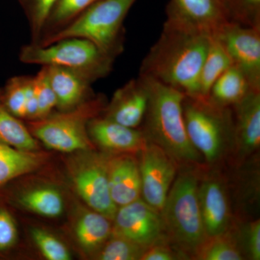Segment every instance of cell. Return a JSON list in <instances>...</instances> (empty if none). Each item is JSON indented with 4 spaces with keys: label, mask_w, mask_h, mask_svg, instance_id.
I'll return each instance as SVG.
<instances>
[{
    "label": "cell",
    "mask_w": 260,
    "mask_h": 260,
    "mask_svg": "<svg viewBox=\"0 0 260 260\" xmlns=\"http://www.w3.org/2000/svg\"><path fill=\"white\" fill-rule=\"evenodd\" d=\"M211 38L167 19L158 40L142 62L140 75L188 96H199L200 73Z\"/></svg>",
    "instance_id": "cell-1"
},
{
    "label": "cell",
    "mask_w": 260,
    "mask_h": 260,
    "mask_svg": "<svg viewBox=\"0 0 260 260\" xmlns=\"http://www.w3.org/2000/svg\"><path fill=\"white\" fill-rule=\"evenodd\" d=\"M139 76L144 80L149 94L141 129L147 139L161 148L179 167H202L204 160L186 133L183 114L185 95L152 78Z\"/></svg>",
    "instance_id": "cell-2"
},
{
    "label": "cell",
    "mask_w": 260,
    "mask_h": 260,
    "mask_svg": "<svg viewBox=\"0 0 260 260\" xmlns=\"http://www.w3.org/2000/svg\"><path fill=\"white\" fill-rule=\"evenodd\" d=\"M201 169V167L179 168L160 213L164 234L189 257H194L207 239L198 198Z\"/></svg>",
    "instance_id": "cell-3"
},
{
    "label": "cell",
    "mask_w": 260,
    "mask_h": 260,
    "mask_svg": "<svg viewBox=\"0 0 260 260\" xmlns=\"http://www.w3.org/2000/svg\"><path fill=\"white\" fill-rule=\"evenodd\" d=\"M183 114L189 139L205 164L216 167L231 158L234 144L232 108L218 107L207 98L185 95Z\"/></svg>",
    "instance_id": "cell-4"
},
{
    "label": "cell",
    "mask_w": 260,
    "mask_h": 260,
    "mask_svg": "<svg viewBox=\"0 0 260 260\" xmlns=\"http://www.w3.org/2000/svg\"><path fill=\"white\" fill-rule=\"evenodd\" d=\"M136 1L99 0L68 26L32 44L45 47L63 39L81 38L116 59L124 50V21Z\"/></svg>",
    "instance_id": "cell-5"
},
{
    "label": "cell",
    "mask_w": 260,
    "mask_h": 260,
    "mask_svg": "<svg viewBox=\"0 0 260 260\" xmlns=\"http://www.w3.org/2000/svg\"><path fill=\"white\" fill-rule=\"evenodd\" d=\"M106 105L104 98L99 95L70 110L29 121L27 126L47 148L62 153L90 150L93 144L89 138L88 122L100 115Z\"/></svg>",
    "instance_id": "cell-6"
},
{
    "label": "cell",
    "mask_w": 260,
    "mask_h": 260,
    "mask_svg": "<svg viewBox=\"0 0 260 260\" xmlns=\"http://www.w3.org/2000/svg\"><path fill=\"white\" fill-rule=\"evenodd\" d=\"M19 59L25 64L73 70L92 83L107 77L112 72L115 60L93 43L81 38L63 39L45 47L28 44L20 49Z\"/></svg>",
    "instance_id": "cell-7"
},
{
    "label": "cell",
    "mask_w": 260,
    "mask_h": 260,
    "mask_svg": "<svg viewBox=\"0 0 260 260\" xmlns=\"http://www.w3.org/2000/svg\"><path fill=\"white\" fill-rule=\"evenodd\" d=\"M70 160L68 169L72 183L90 209L113 220L117 207L109 191L107 155L84 150Z\"/></svg>",
    "instance_id": "cell-8"
},
{
    "label": "cell",
    "mask_w": 260,
    "mask_h": 260,
    "mask_svg": "<svg viewBox=\"0 0 260 260\" xmlns=\"http://www.w3.org/2000/svg\"><path fill=\"white\" fill-rule=\"evenodd\" d=\"M141 177V198L161 213L179 166L158 145L149 142L138 153Z\"/></svg>",
    "instance_id": "cell-9"
},
{
    "label": "cell",
    "mask_w": 260,
    "mask_h": 260,
    "mask_svg": "<svg viewBox=\"0 0 260 260\" xmlns=\"http://www.w3.org/2000/svg\"><path fill=\"white\" fill-rule=\"evenodd\" d=\"M213 37L225 49L232 64L245 75L254 90H260V28L228 22Z\"/></svg>",
    "instance_id": "cell-10"
},
{
    "label": "cell",
    "mask_w": 260,
    "mask_h": 260,
    "mask_svg": "<svg viewBox=\"0 0 260 260\" xmlns=\"http://www.w3.org/2000/svg\"><path fill=\"white\" fill-rule=\"evenodd\" d=\"M198 198L207 238L228 232L233 225L229 189L223 177L216 172L201 169Z\"/></svg>",
    "instance_id": "cell-11"
},
{
    "label": "cell",
    "mask_w": 260,
    "mask_h": 260,
    "mask_svg": "<svg viewBox=\"0 0 260 260\" xmlns=\"http://www.w3.org/2000/svg\"><path fill=\"white\" fill-rule=\"evenodd\" d=\"M112 222V234L145 249L164 234L161 215L142 198L119 207Z\"/></svg>",
    "instance_id": "cell-12"
},
{
    "label": "cell",
    "mask_w": 260,
    "mask_h": 260,
    "mask_svg": "<svg viewBox=\"0 0 260 260\" xmlns=\"http://www.w3.org/2000/svg\"><path fill=\"white\" fill-rule=\"evenodd\" d=\"M234 144L231 160L239 167L259 152L260 90H251L232 107Z\"/></svg>",
    "instance_id": "cell-13"
},
{
    "label": "cell",
    "mask_w": 260,
    "mask_h": 260,
    "mask_svg": "<svg viewBox=\"0 0 260 260\" xmlns=\"http://www.w3.org/2000/svg\"><path fill=\"white\" fill-rule=\"evenodd\" d=\"M88 133L92 143L111 155L138 154L148 143L141 129L121 125L100 115L89 121Z\"/></svg>",
    "instance_id": "cell-14"
},
{
    "label": "cell",
    "mask_w": 260,
    "mask_h": 260,
    "mask_svg": "<svg viewBox=\"0 0 260 260\" xmlns=\"http://www.w3.org/2000/svg\"><path fill=\"white\" fill-rule=\"evenodd\" d=\"M148 101V88L139 76L116 90L103 111L104 116L121 125L138 129L144 120Z\"/></svg>",
    "instance_id": "cell-15"
},
{
    "label": "cell",
    "mask_w": 260,
    "mask_h": 260,
    "mask_svg": "<svg viewBox=\"0 0 260 260\" xmlns=\"http://www.w3.org/2000/svg\"><path fill=\"white\" fill-rule=\"evenodd\" d=\"M167 19L213 37L228 20L220 0H172Z\"/></svg>",
    "instance_id": "cell-16"
},
{
    "label": "cell",
    "mask_w": 260,
    "mask_h": 260,
    "mask_svg": "<svg viewBox=\"0 0 260 260\" xmlns=\"http://www.w3.org/2000/svg\"><path fill=\"white\" fill-rule=\"evenodd\" d=\"M108 181L113 202L117 208L141 198V177L134 154L107 155Z\"/></svg>",
    "instance_id": "cell-17"
},
{
    "label": "cell",
    "mask_w": 260,
    "mask_h": 260,
    "mask_svg": "<svg viewBox=\"0 0 260 260\" xmlns=\"http://www.w3.org/2000/svg\"><path fill=\"white\" fill-rule=\"evenodd\" d=\"M49 81L55 93L56 107L60 112L74 109L90 98L92 82L73 70L47 66Z\"/></svg>",
    "instance_id": "cell-18"
},
{
    "label": "cell",
    "mask_w": 260,
    "mask_h": 260,
    "mask_svg": "<svg viewBox=\"0 0 260 260\" xmlns=\"http://www.w3.org/2000/svg\"><path fill=\"white\" fill-rule=\"evenodd\" d=\"M0 98L8 112L19 119L36 120L38 104L34 76H15L10 78L3 88Z\"/></svg>",
    "instance_id": "cell-19"
},
{
    "label": "cell",
    "mask_w": 260,
    "mask_h": 260,
    "mask_svg": "<svg viewBox=\"0 0 260 260\" xmlns=\"http://www.w3.org/2000/svg\"><path fill=\"white\" fill-rule=\"evenodd\" d=\"M47 158L44 153L18 150L0 143V191L13 179L37 171Z\"/></svg>",
    "instance_id": "cell-20"
},
{
    "label": "cell",
    "mask_w": 260,
    "mask_h": 260,
    "mask_svg": "<svg viewBox=\"0 0 260 260\" xmlns=\"http://www.w3.org/2000/svg\"><path fill=\"white\" fill-rule=\"evenodd\" d=\"M112 220L90 209L80 214L75 226L78 242L88 253L98 252L112 234Z\"/></svg>",
    "instance_id": "cell-21"
},
{
    "label": "cell",
    "mask_w": 260,
    "mask_h": 260,
    "mask_svg": "<svg viewBox=\"0 0 260 260\" xmlns=\"http://www.w3.org/2000/svg\"><path fill=\"white\" fill-rule=\"evenodd\" d=\"M251 90L254 89L251 88L245 75L232 65L214 83L207 99L218 107L232 108Z\"/></svg>",
    "instance_id": "cell-22"
},
{
    "label": "cell",
    "mask_w": 260,
    "mask_h": 260,
    "mask_svg": "<svg viewBox=\"0 0 260 260\" xmlns=\"http://www.w3.org/2000/svg\"><path fill=\"white\" fill-rule=\"evenodd\" d=\"M232 65V59L221 43L216 37H212L200 73L198 97L208 98L214 83Z\"/></svg>",
    "instance_id": "cell-23"
},
{
    "label": "cell",
    "mask_w": 260,
    "mask_h": 260,
    "mask_svg": "<svg viewBox=\"0 0 260 260\" xmlns=\"http://www.w3.org/2000/svg\"><path fill=\"white\" fill-rule=\"evenodd\" d=\"M0 143L22 150L35 151L39 148L38 140L28 126L8 112L0 98Z\"/></svg>",
    "instance_id": "cell-24"
},
{
    "label": "cell",
    "mask_w": 260,
    "mask_h": 260,
    "mask_svg": "<svg viewBox=\"0 0 260 260\" xmlns=\"http://www.w3.org/2000/svg\"><path fill=\"white\" fill-rule=\"evenodd\" d=\"M18 202L25 208L46 217L57 218L64 210V201L57 189L49 186L35 188L19 197Z\"/></svg>",
    "instance_id": "cell-25"
},
{
    "label": "cell",
    "mask_w": 260,
    "mask_h": 260,
    "mask_svg": "<svg viewBox=\"0 0 260 260\" xmlns=\"http://www.w3.org/2000/svg\"><path fill=\"white\" fill-rule=\"evenodd\" d=\"M193 258L200 260L244 259L232 226L223 234L207 238Z\"/></svg>",
    "instance_id": "cell-26"
},
{
    "label": "cell",
    "mask_w": 260,
    "mask_h": 260,
    "mask_svg": "<svg viewBox=\"0 0 260 260\" xmlns=\"http://www.w3.org/2000/svg\"><path fill=\"white\" fill-rule=\"evenodd\" d=\"M98 1L99 0H57L48 17L39 42L68 26Z\"/></svg>",
    "instance_id": "cell-27"
},
{
    "label": "cell",
    "mask_w": 260,
    "mask_h": 260,
    "mask_svg": "<svg viewBox=\"0 0 260 260\" xmlns=\"http://www.w3.org/2000/svg\"><path fill=\"white\" fill-rule=\"evenodd\" d=\"M221 5L229 23L260 28V0H223Z\"/></svg>",
    "instance_id": "cell-28"
},
{
    "label": "cell",
    "mask_w": 260,
    "mask_h": 260,
    "mask_svg": "<svg viewBox=\"0 0 260 260\" xmlns=\"http://www.w3.org/2000/svg\"><path fill=\"white\" fill-rule=\"evenodd\" d=\"M145 250L138 244L125 238L112 234L107 242L98 251L96 259L100 260H138Z\"/></svg>",
    "instance_id": "cell-29"
},
{
    "label": "cell",
    "mask_w": 260,
    "mask_h": 260,
    "mask_svg": "<svg viewBox=\"0 0 260 260\" xmlns=\"http://www.w3.org/2000/svg\"><path fill=\"white\" fill-rule=\"evenodd\" d=\"M28 20L31 44H37L42 36L51 10L57 0H18Z\"/></svg>",
    "instance_id": "cell-30"
},
{
    "label": "cell",
    "mask_w": 260,
    "mask_h": 260,
    "mask_svg": "<svg viewBox=\"0 0 260 260\" xmlns=\"http://www.w3.org/2000/svg\"><path fill=\"white\" fill-rule=\"evenodd\" d=\"M34 80L38 104L37 119H44L52 114L53 109L57 104L55 93L49 81L47 66H42L37 75L34 76Z\"/></svg>",
    "instance_id": "cell-31"
},
{
    "label": "cell",
    "mask_w": 260,
    "mask_h": 260,
    "mask_svg": "<svg viewBox=\"0 0 260 260\" xmlns=\"http://www.w3.org/2000/svg\"><path fill=\"white\" fill-rule=\"evenodd\" d=\"M244 259H260V221L252 220L240 229L232 225Z\"/></svg>",
    "instance_id": "cell-32"
},
{
    "label": "cell",
    "mask_w": 260,
    "mask_h": 260,
    "mask_svg": "<svg viewBox=\"0 0 260 260\" xmlns=\"http://www.w3.org/2000/svg\"><path fill=\"white\" fill-rule=\"evenodd\" d=\"M31 234L34 242L46 259H71V255L67 246L50 233L37 228L32 229Z\"/></svg>",
    "instance_id": "cell-33"
},
{
    "label": "cell",
    "mask_w": 260,
    "mask_h": 260,
    "mask_svg": "<svg viewBox=\"0 0 260 260\" xmlns=\"http://www.w3.org/2000/svg\"><path fill=\"white\" fill-rule=\"evenodd\" d=\"M189 259L185 253L174 245L165 234L145 249L140 260H175Z\"/></svg>",
    "instance_id": "cell-34"
},
{
    "label": "cell",
    "mask_w": 260,
    "mask_h": 260,
    "mask_svg": "<svg viewBox=\"0 0 260 260\" xmlns=\"http://www.w3.org/2000/svg\"><path fill=\"white\" fill-rule=\"evenodd\" d=\"M18 228L9 210L0 206V254L10 250L18 240Z\"/></svg>",
    "instance_id": "cell-35"
}]
</instances>
